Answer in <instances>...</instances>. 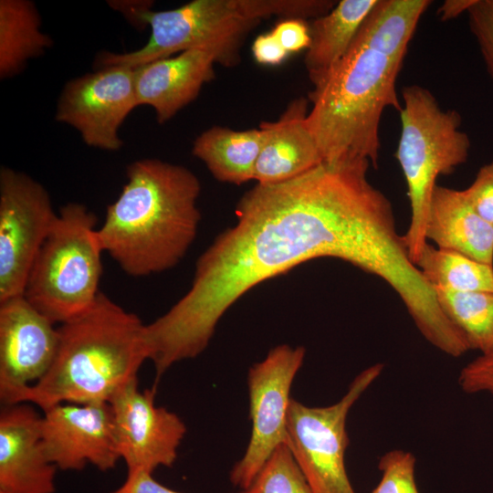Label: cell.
Segmentation results:
<instances>
[{"mask_svg":"<svg viewBox=\"0 0 493 493\" xmlns=\"http://www.w3.org/2000/svg\"><path fill=\"white\" fill-rule=\"evenodd\" d=\"M110 493H182L169 488L152 477V473L144 469L128 470L124 483Z\"/></svg>","mask_w":493,"mask_h":493,"instance_id":"4dcf8cb0","label":"cell"},{"mask_svg":"<svg viewBox=\"0 0 493 493\" xmlns=\"http://www.w3.org/2000/svg\"><path fill=\"white\" fill-rule=\"evenodd\" d=\"M135 79L136 68L121 65L72 79L59 95L56 121L74 128L89 147L120 150V129L139 107Z\"/></svg>","mask_w":493,"mask_h":493,"instance_id":"8fae6325","label":"cell"},{"mask_svg":"<svg viewBox=\"0 0 493 493\" xmlns=\"http://www.w3.org/2000/svg\"><path fill=\"white\" fill-rule=\"evenodd\" d=\"M58 341V328L23 295L0 302V399L5 405L47 373Z\"/></svg>","mask_w":493,"mask_h":493,"instance_id":"5bb4252c","label":"cell"},{"mask_svg":"<svg viewBox=\"0 0 493 493\" xmlns=\"http://www.w3.org/2000/svg\"><path fill=\"white\" fill-rule=\"evenodd\" d=\"M433 288L456 293H493V265L426 242L416 262Z\"/></svg>","mask_w":493,"mask_h":493,"instance_id":"603a6c76","label":"cell"},{"mask_svg":"<svg viewBox=\"0 0 493 493\" xmlns=\"http://www.w3.org/2000/svg\"><path fill=\"white\" fill-rule=\"evenodd\" d=\"M305 353L302 346L280 344L248 371L251 435L244 456L230 472L231 483L243 490L251 485L273 451L288 442L290 388Z\"/></svg>","mask_w":493,"mask_h":493,"instance_id":"30bf717a","label":"cell"},{"mask_svg":"<svg viewBox=\"0 0 493 493\" xmlns=\"http://www.w3.org/2000/svg\"><path fill=\"white\" fill-rule=\"evenodd\" d=\"M401 133L395 158L403 171L411 218L404 235L411 261L416 265L426 244L425 223L436 180L467 161L468 135L455 110H443L427 89L413 84L402 90Z\"/></svg>","mask_w":493,"mask_h":493,"instance_id":"8992f818","label":"cell"},{"mask_svg":"<svg viewBox=\"0 0 493 493\" xmlns=\"http://www.w3.org/2000/svg\"><path fill=\"white\" fill-rule=\"evenodd\" d=\"M429 0H377L354 41L402 67Z\"/></svg>","mask_w":493,"mask_h":493,"instance_id":"44dd1931","label":"cell"},{"mask_svg":"<svg viewBox=\"0 0 493 493\" xmlns=\"http://www.w3.org/2000/svg\"><path fill=\"white\" fill-rule=\"evenodd\" d=\"M262 139L259 128L235 131L216 125L195 138L192 152L215 180L240 185L254 178Z\"/></svg>","mask_w":493,"mask_h":493,"instance_id":"ffe728a7","label":"cell"},{"mask_svg":"<svg viewBox=\"0 0 493 493\" xmlns=\"http://www.w3.org/2000/svg\"><path fill=\"white\" fill-rule=\"evenodd\" d=\"M126 175L97 229L100 247L129 276L169 270L195 240L200 181L188 168L154 158L129 164Z\"/></svg>","mask_w":493,"mask_h":493,"instance_id":"7a4b0ae2","label":"cell"},{"mask_svg":"<svg viewBox=\"0 0 493 493\" xmlns=\"http://www.w3.org/2000/svg\"><path fill=\"white\" fill-rule=\"evenodd\" d=\"M110 3L131 24L149 26L151 33L146 44L136 50L99 55L100 68H135L194 48L211 50L218 64L232 67L239 63L246 35L263 19H306L312 11L309 0H194L161 11L152 10L150 1Z\"/></svg>","mask_w":493,"mask_h":493,"instance_id":"277c9868","label":"cell"},{"mask_svg":"<svg viewBox=\"0 0 493 493\" xmlns=\"http://www.w3.org/2000/svg\"><path fill=\"white\" fill-rule=\"evenodd\" d=\"M402 67L353 41L345 57L309 95L307 125L324 162L362 159L377 168L380 122L387 107L398 112Z\"/></svg>","mask_w":493,"mask_h":493,"instance_id":"5b68a950","label":"cell"},{"mask_svg":"<svg viewBox=\"0 0 493 493\" xmlns=\"http://www.w3.org/2000/svg\"><path fill=\"white\" fill-rule=\"evenodd\" d=\"M96 223L84 205H65L34 260L23 296L54 324L83 313L100 293L103 251Z\"/></svg>","mask_w":493,"mask_h":493,"instance_id":"52a82bcc","label":"cell"},{"mask_svg":"<svg viewBox=\"0 0 493 493\" xmlns=\"http://www.w3.org/2000/svg\"><path fill=\"white\" fill-rule=\"evenodd\" d=\"M215 52L194 48L135 67L138 106L152 107L157 122H167L215 78Z\"/></svg>","mask_w":493,"mask_h":493,"instance_id":"2e32d148","label":"cell"},{"mask_svg":"<svg viewBox=\"0 0 493 493\" xmlns=\"http://www.w3.org/2000/svg\"><path fill=\"white\" fill-rule=\"evenodd\" d=\"M272 33L289 54L308 49L310 44L309 27L300 18L282 19Z\"/></svg>","mask_w":493,"mask_h":493,"instance_id":"f546056e","label":"cell"},{"mask_svg":"<svg viewBox=\"0 0 493 493\" xmlns=\"http://www.w3.org/2000/svg\"><path fill=\"white\" fill-rule=\"evenodd\" d=\"M458 383L467 393H493V354L479 355L462 368Z\"/></svg>","mask_w":493,"mask_h":493,"instance_id":"f1b7e54d","label":"cell"},{"mask_svg":"<svg viewBox=\"0 0 493 493\" xmlns=\"http://www.w3.org/2000/svg\"><path fill=\"white\" fill-rule=\"evenodd\" d=\"M252 53L257 62L268 66L281 64L289 55L272 31L256 37L252 45Z\"/></svg>","mask_w":493,"mask_h":493,"instance_id":"1f68e13d","label":"cell"},{"mask_svg":"<svg viewBox=\"0 0 493 493\" xmlns=\"http://www.w3.org/2000/svg\"><path fill=\"white\" fill-rule=\"evenodd\" d=\"M425 236L426 241L431 240L438 248L493 265V226L475 212L463 190L436 184Z\"/></svg>","mask_w":493,"mask_h":493,"instance_id":"ac0fdd59","label":"cell"},{"mask_svg":"<svg viewBox=\"0 0 493 493\" xmlns=\"http://www.w3.org/2000/svg\"><path fill=\"white\" fill-rule=\"evenodd\" d=\"M383 369V364L375 363L362 371L342 398L331 405L309 407L291 398L287 443L312 493H355L344 463L349 445L346 419Z\"/></svg>","mask_w":493,"mask_h":493,"instance_id":"ba28073f","label":"cell"},{"mask_svg":"<svg viewBox=\"0 0 493 493\" xmlns=\"http://www.w3.org/2000/svg\"><path fill=\"white\" fill-rule=\"evenodd\" d=\"M447 318L461 331L470 350L493 354V293H456L433 288Z\"/></svg>","mask_w":493,"mask_h":493,"instance_id":"cb8c5ba5","label":"cell"},{"mask_svg":"<svg viewBox=\"0 0 493 493\" xmlns=\"http://www.w3.org/2000/svg\"><path fill=\"white\" fill-rule=\"evenodd\" d=\"M376 2L341 0L325 15L312 19L304 64L313 87L320 84L348 53Z\"/></svg>","mask_w":493,"mask_h":493,"instance_id":"d6986e66","label":"cell"},{"mask_svg":"<svg viewBox=\"0 0 493 493\" xmlns=\"http://www.w3.org/2000/svg\"><path fill=\"white\" fill-rule=\"evenodd\" d=\"M144 325L136 314L100 292L87 310L58 328L59 341L52 365L12 404L30 403L44 411L63 403H109L137 378L148 360Z\"/></svg>","mask_w":493,"mask_h":493,"instance_id":"3957f363","label":"cell"},{"mask_svg":"<svg viewBox=\"0 0 493 493\" xmlns=\"http://www.w3.org/2000/svg\"><path fill=\"white\" fill-rule=\"evenodd\" d=\"M35 4L28 0L0 1V78L10 79L26 63L43 55L52 46L51 37L41 29Z\"/></svg>","mask_w":493,"mask_h":493,"instance_id":"7402d4cb","label":"cell"},{"mask_svg":"<svg viewBox=\"0 0 493 493\" xmlns=\"http://www.w3.org/2000/svg\"><path fill=\"white\" fill-rule=\"evenodd\" d=\"M242 493H312L288 443L279 445Z\"/></svg>","mask_w":493,"mask_h":493,"instance_id":"d4e9b609","label":"cell"},{"mask_svg":"<svg viewBox=\"0 0 493 493\" xmlns=\"http://www.w3.org/2000/svg\"><path fill=\"white\" fill-rule=\"evenodd\" d=\"M41 434L47 458L62 470H80L92 464L107 471L121 459L108 402L48 407L43 411Z\"/></svg>","mask_w":493,"mask_h":493,"instance_id":"4fadbf2b","label":"cell"},{"mask_svg":"<svg viewBox=\"0 0 493 493\" xmlns=\"http://www.w3.org/2000/svg\"><path fill=\"white\" fill-rule=\"evenodd\" d=\"M309 99L293 100L275 121H262V146L255 166L257 184L297 177L324 162L307 125Z\"/></svg>","mask_w":493,"mask_h":493,"instance_id":"e0dca14e","label":"cell"},{"mask_svg":"<svg viewBox=\"0 0 493 493\" xmlns=\"http://www.w3.org/2000/svg\"><path fill=\"white\" fill-rule=\"evenodd\" d=\"M58 214L37 181L12 168L0 170V302L24 294L26 280Z\"/></svg>","mask_w":493,"mask_h":493,"instance_id":"9c48e42d","label":"cell"},{"mask_svg":"<svg viewBox=\"0 0 493 493\" xmlns=\"http://www.w3.org/2000/svg\"><path fill=\"white\" fill-rule=\"evenodd\" d=\"M367 160L323 162L288 181L257 184L236 222L199 257L189 290L146 326L163 363L197 357L226 310L263 281L317 257L351 263L385 283L404 272L407 250L390 200L368 179Z\"/></svg>","mask_w":493,"mask_h":493,"instance_id":"6da1fadb","label":"cell"},{"mask_svg":"<svg viewBox=\"0 0 493 493\" xmlns=\"http://www.w3.org/2000/svg\"><path fill=\"white\" fill-rule=\"evenodd\" d=\"M463 193L475 212L493 226V162L482 165Z\"/></svg>","mask_w":493,"mask_h":493,"instance_id":"83f0119b","label":"cell"},{"mask_svg":"<svg viewBox=\"0 0 493 493\" xmlns=\"http://www.w3.org/2000/svg\"><path fill=\"white\" fill-rule=\"evenodd\" d=\"M415 462L411 452L394 449L383 454L378 464L382 477L371 493H419Z\"/></svg>","mask_w":493,"mask_h":493,"instance_id":"484cf974","label":"cell"},{"mask_svg":"<svg viewBox=\"0 0 493 493\" xmlns=\"http://www.w3.org/2000/svg\"><path fill=\"white\" fill-rule=\"evenodd\" d=\"M467 13L470 30L493 80V0H474Z\"/></svg>","mask_w":493,"mask_h":493,"instance_id":"4316f807","label":"cell"},{"mask_svg":"<svg viewBox=\"0 0 493 493\" xmlns=\"http://www.w3.org/2000/svg\"><path fill=\"white\" fill-rule=\"evenodd\" d=\"M42 415L26 403L5 405L0 414V491L54 493L58 467L47 456Z\"/></svg>","mask_w":493,"mask_h":493,"instance_id":"9a60e30c","label":"cell"},{"mask_svg":"<svg viewBox=\"0 0 493 493\" xmlns=\"http://www.w3.org/2000/svg\"><path fill=\"white\" fill-rule=\"evenodd\" d=\"M0 493H5V492L0 491Z\"/></svg>","mask_w":493,"mask_h":493,"instance_id":"836d02e7","label":"cell"},{"mask_svg":"<svg viewBox=\"0 0 493 493\" xmlns=\"http://www.w3.org/2000/svg\"><path fill=\"white\" fill-rule=\"evenodd\" d=\"M155 389L141 391L138 379L120 389L109 402L121 459L128 470L153 472L172 467L186 433L183 420L154 404Z\"/></svg>","mask_w":493,"mask_h":493,"instance_id":"7c38bea8","label":"cell"},{"mask_svg":"<svg viewBox=\"0 0 493 493\" xmlns=\"http://www.w3.org/2000/svg\"><path fill=\"white\" fill-rule=\"evenodd\" d=\"M474 0H446L440 6L438 14L442 20L446 21L467 13Z\"/></svg>","mask_w":493,"mask_h":493,"instance_id":"d6a6232c","label":"cell"}]
</instances>
